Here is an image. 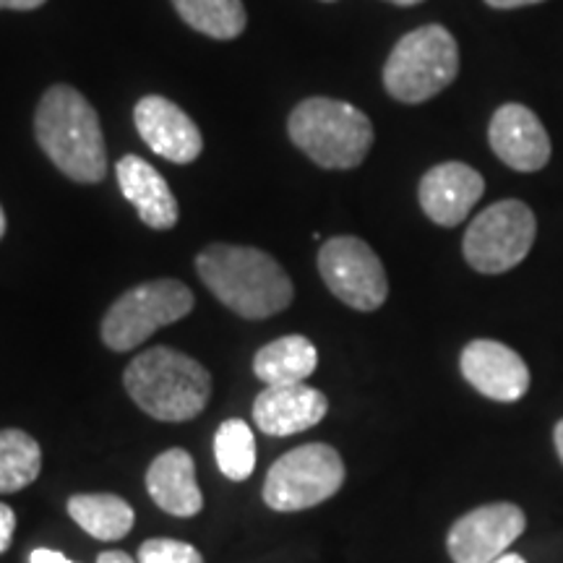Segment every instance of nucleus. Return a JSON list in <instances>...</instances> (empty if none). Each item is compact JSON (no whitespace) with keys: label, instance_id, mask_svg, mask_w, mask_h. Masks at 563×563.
<instances>
[{"label":"nucleus","instance_id":"412c9836","mask_svg":"<svg viewBox=\"0 0 563 563\" xmlns=\"http://www.w3.org/2000/svg\"><path fill=\"white\" fill-rule=\"evenodd\" d=\"M42 449L30 433L0 431V493L24 490L40 477Z\"/></svg>","mask_w":563,"mask_h":563},{"label":"nucleus","instance_id":"f03ea898","mask_svg":"<svg viewBox=\"0 0 563 563\" xmlns=\"http://www.w3.org/2000/svg\"><path fill=\"white\" fill-rule=\"evenodd\" d=\"M34 133L42 152L66 178L76 183H100L108 175V150L100 118L81 91L55 84L42 95Z\"/></svg>","mask_w":563,"mask_h":563},{"label":"nucleus","instance_id":"423d86ee","mask_svg":"<svg viewBox=\"0 0 563 563\" xmlns=\"http://www.w3.org/2000/svg\"><path fill=\"white\" fill-rule=\"evenodd\" d=\"M194 292L178 279H152L131 287L108 308L102 319V342L115 352H129L162 327L186 319Z\"/></svg>","mask_w":563,"mask_h":563},{"label":"nucleus","instance_id":"5701e85b","mask_svg":"<svg viewBox=\"0 0 563 563\" xmlns=\"http://www.w3.org/2000/svg\"><path fill=\"white\" fill-rule=\"evenodd\" d=\"M139 563H203L191 543L170 538H152L139 548Z\"/></svg>","mask_w":563,"mask_h":563},{"label":"nucleus","instance_id":"6ab92c4d","mask_svg":"<svg viewBox=\"0 0 563 563\" xmlns=\"http://www.w3.org/2000/svg\"><path fill=\"white\" fill-rule=\"evenodd\" d=\"M68 514L84 532L91 538L104 540H123L133 530L136 514L131 504L123 501L121 496L112 493H79V496L68 498Z\"/></svg>","mask_w":563,"mask_h":563},{"label":"nucleus","instance_id":"4be33fe9","mask_svg":"<svg viewBox=\"0 0 563 563\" xmlns=\"http://www.w3.org/2000/svg\"><path fill=\"white\" fill-rule=\"evenodd\" d=\"M214 456L220 473L232 483L249 481L256 470V439L249 422L232 418L217 428Z\"/></svg>","mask_w":563,"mask_h":563},{"label":"nucleus","instance_id":"2eb2a0df","mask_svg":"<svg viewBox=\"0 0 563 563\" xmlns=\"http://www.w3.org/2000/svg\"><path fill=\"white\" fill-rule=\"evenodd\" d=\"M327 412V397L308 384L266 386L253 402V422L266 435L302 433L319 426Z\"/></svg>","mask_w":563,"mask_h":563},{"label":"nucleus","instance_id":"f257e3e1","mask_svg":"<svg viewBox=\"0 0 563 563\" xmlns=\"http://www.w3.org/2000/svg\"><path fill=\"white\" fill-rule=\"evenodd\" d=\"M196 272L222 306L251 321L285 311L295 298L277 258L251 245L211 243L196 256Z\"/></svg>","mask_w":563,"mask_h":563},{"label":"nucleus","instance_id":"393cba45","mask_svg":"<svg viewBox=\"0 0 563 563\" xmlns=\"http://www.w3.org/2000/svg\"><path fill=\"white\" fill-rule=\"evenodd\" d=\"M30 563H76V561L66 559V555H63L60 551H51V548H37V551L30 555Z\"/></svg>","mask_w":563,"mask_h":563},{"label":"nucleus","instance_id":"9d476101","mask_svg":"<svg viewBox=\"0 0 563 563\" xmlns=\"http://www.w3.org/2000/svg\"><path fill=\"white\" fill-rule=\"evenodd\" d=\"M525 511L514 504L477 506L456 519L449 530L446 548L454 563H493L509 553L525 532Z\"/></svg>","mask_w":563,"mask_h":563},{"label":"nucleus","instance_id":"c85d7f7f","mask_svg":"<svg viewBox=\"0 0 563 563\" xmlns=\"http://www.w3.org/2000/svg\"><path fill=\"white\" fill-rule=\"evenodd\" d=\"M553 441H555V452H559L561 462H563V420L559 422V426H555V431H553Z\"/></svg>","mask_w":563,"mask_h":563},{"label":"nucleus","instance_id":"f3484780","mask_svg":"<svg viewBox=\"0 0 563 563\" xmlns=\"http://www.w3.org/2000/svg\"><path fill=\"white\" fill-rule=\"evenodd\" d=\"M146 490L152 501L173 517H196L203 509L194 456L186 449H167L150 464Z\"/></svg>","mask_w":563,"mask_h":563},{"label":"nucleus","instance_id":"a211bd4d","mask_svg":"<svg viewBox=\"0 0 563 563\" xmlns=\"http://www.w3.org/2000/svg\"><path fill=\"white\" fill-rule=\"evenodd\" d=\"M316 365H319V352L302 334L279 336V340L264 344L253 357V373L266 386L306 384Z\"/></svg>","mask_w":563,"mask_h":563},{"label":"nucleus","instance_id":"cd10ccee","mask_svg":"<svg viewBox=\"0 0 563 563\" xmlns=\"http://www.w3.org/2000/svg\"><path fill=\"white\" fill-rule=\"evenodd\" d=\"M97 563H136V561L123 551H104L100 559H97Z\"/></svg>","mask_w":563,"mask_h":563},{"label":"nucleus","instance_id":"6e6552de","mask_svg":"<svg viewBox=\"0 0 563 563\" xmlns=\"http://www.w3.org/2000/svg\"><path fill=\"white\" fill-rule=\"evenodd\" d=\"M538 222L525 201L506 199L483 209L464 232V258L481 274H504L530 253Z\"/></svg>","mask_w":563,"mask_h":563},{"label":"nucleus","instance_id":"4468645a","mask_svg":"<svg viewBox=\"0 0 563 563\" xmlns=\"http://www.w3.org/2000/svg\"><path fill=\"white\" fill-rule=\"evenodd\" d=\"M483 175L464 162H443L422 175L418 199L426 217L441 228H456L481 201Z\"/></svg>","mask_w":563,"mask_h":563},{"label":"nucleus","instance_id":"f8f14e48","mask_svg":"<svg viewBox=\"0 0 563 563\" xmlns=\"http://www.w3.org/2000/svg\"><path fill=\"white\" fill-rule=\"evenodd\" d=\"M490 150L496 157L519 173L543 170L551 159V139L545 125L530 108L519 102L501 104L490 118Z\"/></svg>","mask_w":563,"mask_h":563},{"label":"nucleus","instance_id":"9b49d317","mask_svg":"<svg viewBox=\"0 0 563 563\" xmlns=\"http://www.w3.org/2000/svg\"><path fill=\"white\" fill-rule=\"evenodd\" d=\"M462 376L493 402H519L530 389V368L519 352L496 340H475L462 350Z\"/></svg>","mask_w":563,"mask_h":563},{"label":"nucleus","instance_id":"7c9ffc66","mask_svg":"<svg viewBox=\"0 0 563 563\" xmlns=\"http://www.w3.org/2000/svg\"><path fill=\"white\" fill-rule=\"evenodd\" d=\"M389 3H394V5H418V3H422V0H389Z\"/></svg>","mask_w":563,"mask_h":563},{"label":"nucleus","instance_id":"a878e982","mask_svg":"<svg viewBox=\"0 0 563 563\" xmlns=\"http://www.w3.org/2000/svg\"><path fill=\"white\" fill-rule=\"evenodd\" d=\"M47 0H0V9H11V11H34L40 5H45Z\"/></svg>","mask_w":563,"mask_h":563},{"label":"nucleus","instance_id":"b1692460","mask_svg":"<svg viewBox=\"0 0 563 563\" xmlns=\"http://www.w3.org/2000/svg\"><path fill=\"white\" fill-rule=\"evenodd\" d=\"M13 530H16V514L11 506L0 504V553H5L11 548Z\"/></svg>","mask_w":563,"mask_h":563},{"label":"nucleus","instance_id":"dca6fc26","mask_svg":"<svg viewBox=\"0 0 563 563\" xmlns=\"http://www.w3.org/2000/svg\"><path fill=\"white\" fill-rule=\"evenodd\" d=\"M118 186L125 199L136 207L141 222L152 230H170L178 222V201L162 178L159 170H154L146 159L136 154H125L115 165Z\"/></svg>","mask_w":563,"mask_h":563},{"label":"nucleus","instance_id":"20e7f679","mask_svg":"<svg viewBox=\"0 0 563 563\" xmlns=\"http://www.w3.org/2000/svg\"><path fill=\"white\" fill-rule=\"evenodd\" d=\"M292 144L327 170H352L368 157L373 123L355 104L311 97L290 112Z\"/></svg>","mask_w":563,"mask_h":563},{"label":"nucleus","instance_id":"c756f323","mask_svg":"<svg viewBox=\"0 0 563 563\" xmlns=\"http://www.w3.org/2000/svg\"><path fill=\"white\" fill-rule=\"evenodd\" d=\"M493 563H527L522 555H517V553H504L501 559H496Z\"/></svg>","mask_w":563,"mask_h":563},{"label":"nucleus","instance_id":"aec40b11","mask_svg":"<svg viewBox=\"0 0 563 563\" xmlns=\"http://www.w3.org/2000/svg\"><path fill=\"white\" fill-rule=\"evenodd\" d=\"M173 5L188 26L211 40L241 37L249 24L243 0H173Z\"/></svg>","mask_w":563,"mask_h":563},{"label":"nucleus","instance_id":"39448f33","mask_svg":"<svg viewBox=\"0 0 563 563\" xmlns=\"http://www.w3.org/2000/svg\"><path fill=\"white\" fill-rule=\"evenodd\" d=\"M460 74V47L441 24H426L394 45L384 66V87L394 100L428 102Z\"/></svg>","mask_w":563,"mask_h":563},{"label":"nucleus","instance_id":"ddd939ff","mask_svg":"<svg viewBox=\"0 0 563 563\" xmlns=\"http://www.w3.org/2000/svg\"><path fill=\"white\" fill-rule=\"evenodd\" d=\"M133 121H136V129L146 146L162 159L175 162V165H188L203 150L199 125L191 121L186 110H180L165 97L150 95L139 100L133 108Z\"/></svg>","mask_w":563,"mask_h":563},{"label":"nucleus","instance_id":"473e14b6","mask_svg":"<svg viewBox=\"0 0 563 563\" xmlns=\"http://www.w3.org/2000/svg\"><path fill=\"white\" fill-rule=\"evenodd\" d=\"M327 3H334V0H327Z\"/></svg>","mask_w":563,"mask_h":563},{"label":"nucleus","instance_id":"2f4dec72","mask_svg":"<svg viewBox=\"0 0 563 563\" xmlns=\"http://www.w3.org/2000/svg\"><path fill=\"white\" fill-rule=\"evenodd\" d=\"M5 235V214H3V209H0V238Z\"/></svg>","mask_w":563,"mask_h":563},{"label":"nucleus","instance_id":"7ed1b4c3","mask_svg":"<svg viewBox=\"0 0 563 563\" xmlns=\"http://www.w3.org/2000/svg\"><path fill=\"white\" fill-rule=\"evenodd\" d=\"M123 386L141 410L165 422L194 420L211 397L209 371L173 347H152L133 357Z\"/></svg>","mask_w":563,"mask_h":563},{"label":"nucleus","instance_id":"1a4fd4ad","mask_svg":"<svg viewBox=\"0 0 563 563\" xmlns=\"http://www.w3.org/2000/svg\"><path fill=\"white\" fill-rule=\"evenodd\" d=\"M319 272L334 298L355 311H378L389 298V279L382 258L361 238L340 235L323 243Z\"/></svg>","mask_w":563,"mask_h":563},{"label":"nucleus","instance_id":"bb28decb","mask_svg":"<svg viewBox=\"0 0 563 563\" xmlns=\"http://www.w3.org/2000/svg\"><path fill=\"white\" fill-rule=\"evenodd\" d=\"M490 9H522V5H534V3H543V0H485Z\"/></svg>","mask_w":563,"mask_h":563},{"label":"nucleus","instance_id":"0eeeda50","mask_svg":"<svg viewBox=\"0 0 563 563\" xmlns=\"http://www.w3.org/2000/svg\"><path fill=\"white\" fill-rule=\"evenodd\" d=\"M344 485V462L329 443H302L272 464L264 483L269 509L290 514L313 509Z\"/></svg>","mask_w":563,"mask_h":563}]
</instances>
